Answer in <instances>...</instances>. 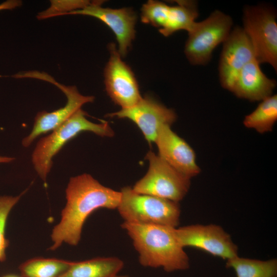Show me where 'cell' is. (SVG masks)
<instances>
[{
	"instance_id": "d6986e66",
	"label": "cell",
	"mask_w": 277,
	"mask_h": 277,
	"mask_svg": "<svg viewBox=\"0 0 277 277\" xmlns=\"http://www.w3.org/2000/svg\"><path fill=\"white\" fill-rule=\"evenodd\" d=\"M277 120V95H272L263 100L256 109L247 115L244 126L260 133L271 131Z\"/></svg>"
},
{
	"instance_id": "ac0fdd59",
	"label": "cell",
	"mask_w": 277,
	"mask_h": 277,
	"mask_svg": "<svg viewBox=\"0 0 277 277\" xmlns=\"http://www.w3.org/2000/svg\"><path fill=\"white\" fill-rule=\"evenodd\" d=\"M226 266L233 269L237 277H276L277 260L267 261L239 257L226 261Z\"/></svg>"
},
{
	"instance_id": "6da1fadb",
	"label": "cell",
	"mask_w": 277,
	"mask_h": 277,
	"mask_svg": "<svg viewBox=\"0 0 277 277\" xmlns=\"http://www.w3.org/2000/svg\"><path fill=\"white\" fill-rule=\"evenodd\" d=\"M66 197L67 203L62 211L61 221L51 232V250L56 249L63 243L76 246L88 217L100 208L117 209L121 193L103 186L91 175L84 173L70 178Z\"/></svg>"
},
{
	"instance_id": "9a60e30c",
	"label": "cell",
	"mask_w": 277,
	"mask_h": 277,
	"mask_svg": "<svg viewBox=\"0 0 277 277\" xmlns=\"http://www.w3.org/2000/svg\"><path fill=\"white\" fill-rule=\"evenodd\" d=\"M155 143L158 155L178 172L189 179L200 173L194 150L171 130L170 126L160 128Z\"/></svg>"
},
{
	"instance_id": "5bb4252c",
	"label": "cell",
	"mask_w": 277,
	"mask_h": 277,
	"mask_svg": "<svg viewBox=\"0 0 277 277\" xmlns=\"http://www.w3.org/2000/svg\"><path fill=\"white\" fill-rule=\"evenodd\" d=\"M219 73L221 86L231 92L238 75L244 67L255 58L252 44L243 28L232 29L223 43Z\"/></svg>"
},
{
	"instance_id": "ba28073f",
	"label": "cell",
	"mask_w": 277,
	"mask_h": 277,
	"mask_svg": "<svg viewBox=\"0 0 277 277\" xmlns=\"http://www.w3.org/2000/svg\"><path fill=\"white\" fill-rule=\"evenodd\" d=\"M176 2V5L169 6L160 1H147L141 8L142 22L158 28L159 32L166 37L180 30L189 32L199 16L197 2Z\"/></svg>"
},
{
	"instance_id": "d4e9b609",
	"label": "cell",
	"mask_w": 277,
	"mask_h": 277,
	"mask_svg": "<svg viewBox=\"0 0 277 277\" xmlns=\"http://www.w3.org/2000/svg\"><path fill=\"white\" fill-rule=\"evenodd\" d=\"M3 277H22L15 274H7L3 276Z\"/></svg>"
},
{
	"instance_id": "8fae6325",
	"label": "cell",
	"mask_w": 277,
	"mask_h": 277,
	"mask_svg": "<svg viewBox=\"0 0 277 277\" xmlns=\"http://www.w3.org/2000/svg\"><path fill=\"white\" fill-rule=\"evenodd\" d=\"M183 247H191L226 261L238 255V247L222 227L215 224H195L175 228Z\"/></svg>"
},
{
	"instance_id": "7402d4cb",
	"label": "cell",
	"mask_w": 277,
	"mask_h": 277,
	"mask_svg": "<svg viewBox=\"0 0 277 277\" xmlns=\"http://www.w3.org/2000/svg\"><path fill=\"white\" fill-rule=\"evenodd\" d=\"M50 6L46 10L39 12L37 18L44 19L57 16L66 15L67 13L87 6L90 3L89 1H51Z\"/></svg>"
},
{
	"instance_id": "7a4b0ae2",
	"label": "cell",
	"mask_w": 277,
	"mask_h": 277,
	"mask_svg": "<svg viewBox=\"0 0 277 277\" xmlns=\"http://www.w3.org/2000/svg\"><path fill=\"white\" fill-rule=\"evenodd\" d=\"M138 254L140 264L162 268L167 272L189 268V259L175 233L174 227L124 222L121 225Z\"/></svg>"
},
{
	"instance_id": "4fadbf2b",
	"label": "cell",
	"mask_w": 277,
	"mask_h": 277,
	"mask_svg": "<svg viewBox=\"0 0 277 277\" xmlns=\"http://www.w3.org/2000/svg\"><path fill=\"white\" fill-rule=\"evenodd\" d=\"M106 116L131 120L138 127L149 144L155 143L162 126H171L177 118L173 110L148 96L142 97L132 107L108 113Z\"/></svg>"
},
{
	"instance_id": "ffe728a7",
	"label": "cell",
	"mask_w": 277,
	"mask_h": 277,
	"mask_svg": "<svg viewBox=\"0 0 277 277\" xmlns=\"http://www.w3.org/2000/svg\"><path fill=\"white\" fill-rule=\"evenodd\" d=\"M72 262L57 259L36 258L19 266L22 277H61Z\"/></svg>"
},
{
	"instance_id": "2e32d148",
	"label": "cell",
	"mask_w": 277,
	"mask_h": 277,
	"mask_svg": "<svg viewBox=\"0 0 277 277\" xmlns=\"http://www.w3.org/2000/svg\"><path fill=\"white\" fill-rule=\"evenodd\" d=\"M260 65L254 58L241 71L231 91L237 97L255 102L272 95L276 82L264 73Z\"/></svg>"
},
{
	"instance_id": "277c9868",
	"label": "cell",
	"mask_w": 277,
	"mask_h": 277,
	"mask_svg": "<svg viewBox=\"0 0 277 277\" xmlns=\"http://www.w3.org/2000/svg\"><path fill=\"white\" fill-rule=\"evenodd\" d=\"M117 209L124 222L160 225L176 228L179 224V203L166 199L138 193L126 186L121 190Z\"/></svg>"
},
{
	"instance_id": "e0dca14e",
	"label": "cell",
	"mask_w": 277,
	"mask_h": 277,
	"mask_svg": "<svg viewBox=\"0 0 277 277\" xmlns=\"http://www.w3.org/2000/svg\"><path fill=\"white\" fill-rule=\"evenodd\" d=\"M124 266V262L117 257H100L72 262L61 277H115Z\"/></svg>"
},
{
	"instance_id": "52a82bcc",
	"label": "cell",
	"mask_w": 277,
	"mask_h": 277,
	"mask_svg": "<svg viewBox=\"0 0 277 277\" xmlns=\"http://www.w3.org/2000/svg\"><path fill=\"white\" fill-rule=\"evenodd\" d=\"M145 158L149 161L146 174L132 187L137 193L153 195L179 203L187 193L190 179L184 176L152 151Z\"/></svg>"
},
{
	"instance_id": "cb8c5ba5",
	"label": "cell",
	"mask_w": 277,
	"mask_h": 277,
	"mask_svg": "<svg viewBox=\"0 0 277 277\" xmlns=\"http://www.w3.org/2000/svg\"><path fill=\"white\" fill-rule=\"evenodd\" d=\"M15 160V158L12 157L1 156L0 155V164L1 163H9Z\"/></svg>"
},
{
	"instance_id": "5b68a950",
	"label": "cell",
	"mask_w": 277,
	"mask_h": 277,
	"mask_svg": "<svg viewBox=\"0 0 277 277\" xmlns=\"http://www.w3.org/2000/svg\"><path fill=\"white\" fill-rule=\"evenodd\" d=\"M275 10L266 5L247 6L243 10L242 27L253 47L260 64L267 63L277 70V23Z\"/></svg>"
},
{
	"instance_id": "7c38bea8",
	"label": "cell",
	"mask_w": 277,
	"mask_h": 277,
	"mask_svg": "<svg viewBox=\"0 0 277 277\" xmlns=\"http://www.w3.org/2000/svg\"><path fill=\"white\" fill-rule=\"evenodd\" d=\"M103 1H94L83 9L71 11L66 15H83L94 17L107 25L116 36L118 51L122 57L128 53L135 36L137 16L131 8H104Z\"/></svg>"
},
{
	"instance_id": "9c48e42d",
	"label": "cell",
	"mask_w": 277,
	"mask_h": 277,
	"mask_svg": "<svg viewBox=\"0 0 277 277\" xmlns=\"http://www.w3.org/2000/svg\"><path fill=\"white\" fill-rule=\"evenodd\" d=\"M26 76L46 81L54 84L64 93L67 101L62 108L50 112L43 111L36 114L32 131L22 140V145L25 147H28L38 136L52 131L58 127L85 104L94 101V96L83 95L79 92L76 86L60 84L44 72L28 71Z\"/></svg>"
},
{
	"instance_id": "484cf974",
	"label": "cell",
	"mask_w": 277,
	"mask_h": 277,
	"mask_svg": "<svg viewBox=\"0 0 277 277\" xmlns=\"http://www.w3.org/2000/svg\"><path fill=\"white\" fill-rule=\"evenodd\" d=\"M115 277H130V276H129L128 275H117V276H116Z\"/></svg>"
},
{
	"instance_id": "603a6c76",
	"label": "cell",
	"mask_w": 277,
	"mask_h": 277,
	"mask_svg": "<svg viewBox=\"0 0 277 277\" xmlns=\"http://www.w3.org/2000/svg\"><path fill=\"white\" fill-rule=\"evenodd\" d=\"M22 2L18 0H8L0 4V11L12 10L21 6Z\"/></svg>"
},
{
	"instance_id": "44dd1931",
	"label": "cell",
	"mask_w": 277,
	"mask_h": 277,
	"mask_svg": "<svg viewBox=\"0 0 277 277\" xmlns=\"http://www.w3.org/2000/svg\"><path fill=\"white\" fill-rule=\"evenodd\" d=\"M23 193L15 196L9 195L0 196V262H4L6 259V250L9 245V241L6 239L5 235L8 216Z\"/></svg>"
},
{
	"instance_id": "3957f363",
	"label": "cell",
	"mask_w": 277,
	"mask_h": 277,
	"mask_svg": "<svg viewBox=\"0 0 277 277\" xmlns=\"http://www.w3.org/2000/svg\"><path fill=\"white\" fill-rule=\"evenodd\" d=\"M87 113L81 108L68 120L42 138L32 153V162L41 179L46 181L52 166L53 157L70 140L83 131H89L102 137H112L114 131L107 122L94 123L86 117Z\"/></svg>"
},
{
	"instance_id": "30bf717a",
	"label": "cell",
	"mask_w": 277,
	"mask_h": 277,
	"mask_svg": "<svg viewBox=\"0 0 277 277\" xmlns=\"http://www.w3.org/2000/svg\"><path fill=\"white\" fill-rule=\"evenodd\" d=\"M109 59L104 69L105 90L112 101L122 109L130 108L142 98L131 68L124 62L114 43L108 45Z\"/></svg>"
},
{
	"instance_id": "8992f818",
	"label": "cell",
	"mask_w": 277,
	"mask_h": 277,
	"mask_svg": "<svg viewBox=\"0 0 277 277\" xmlns=\"http://www.w3.org/2000/svg\"><path fill=\"white\" fill-rule=\"evenodd\" d=\"M231 16L216 10L202 21L195 22L188 32L184 53L193 65H204L211 60L215 48L223 43L232 30Z\"/></svg>"
}]
</instances>
